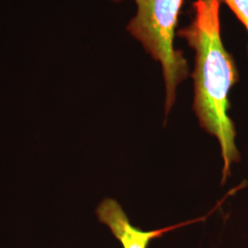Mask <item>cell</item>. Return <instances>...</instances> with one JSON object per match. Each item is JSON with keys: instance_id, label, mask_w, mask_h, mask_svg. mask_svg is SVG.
<instances>
[{"instance_id": "5", "label": "cell", "mask_w": 248, "mask_h": 248, "mask_svg": "<svg viewBox=\"0 0 248 248\" xmlns=\"http://www.w3.org/2000/svg\"><path fill=\"white\" fill-rule=\"evenodd\" d=\"M113 1H117V2H119V1H122V0H113Z\"/></svg>"}, {"instance_id": "1", "label": "cell", "mask_w": 248, "mask_h": 248, "mask_svg": "<svg viewBox=\"0 0 248 248\" xmlns=\"http://www.w3.org/2000/svg\"><path fill=\"white\" fill-rule=\"evenodd\" d=\"M222 0H196L194 18L179 29L177 35L195 52L193 110L200 126L220 142L223 168L222 184L231 176V165L241 159L235 145L236 131L228 114L232 88L239 81V72L222 43L220 6Z\"/></svg>"}, {"instance_id": "3", "label": "cell", "mask_w": 248, "mask_h": 248, "mask_svg": "<svg viewBox=\"0 0 248 248\" xmlns=\"http://www.w3.org/2000/svg\"><path fill=\"white\" fill-rule=\"evenodd\" d=\"M96 213L98 221L109 228L124 248H147L152 240L159 238L166 232L193 222L204 221L207 218V216H204L163 229L144 232L131 223L122 206L113 199H105L102 201L98 205Z\"/></svg>"}, {"instance_id": "4", "label": "cell", "mask_w": 248, "mask_h": 248, "mask_svg": "<svg viewBox=\"0 0 248 248\" xmlns=\"http://www.w3.org/2000/svg\"><path fill=\"white\" fill-rule=\"evenodd\" d=\"M247 29L248 33V0H222Z\"/></svg>"}, {"instance_id": "2", "label": "cell", "mask_w": 248, "mask_h": 248, "mask_svg": "<svg viewBox=\"0 0 248 248\" xmlns=\"http://www.w3.org/2000/svg\"><path fill=\"white\" fill-rule=\"evenodd\" d=\"M183 2L184 0H135L136 15L126 28L145 52L161 63L166 84V116L175 103L178 85L189 74L184 54L174 47Z\"/></svg>"}]
</instances>
